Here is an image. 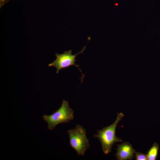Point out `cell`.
<instances>
[{
    "label": "cell",
    "instance_id": "9",
    "mask_svg": "<svg viewBox=\"0 0 160 160\" xmlns=\"http://www.w3.org/2000/svg\"></svg>",
    "mask_w": 160,
    "mask_h": 160
},
{
    "label": "cell",
    "instance_id": "4",
    "mask_svg": "<svg viewBox=\"0 0 160 160\" xmlns=\"http://www.w3.org/2000/svg\"><path fill=\"white\" fill-rule=\"evenodd\" d=\"M86 48V46L84 47L79 52L75 55L72 54L71 49L68 51H65L61 54L56 53L55 54L56 59L53 62L49 64L48 65L49 66H53L55 67L56 69L57 73H58L59 71L62 69L66 68L70 66L74 65L81 72L82 75L81 79L82 82L85 75L82 73L81 70L79 68V65L76 64L75 63L77 61L76 60V56L79 54L83 53Z\"/></svg>",
    "mask_w": 160,
    "mask_h": 160
},
{
    "label": "cell",
    "instance_id": "2",
    "mask_svg": "<svg viewBox=\"0 0 160 160\" xmlns=\"http://www.w3.org/2000/svg\"><path fill=\"white\" fill-rule=\"evenodd\" d=\"M74 112L68 102L63 100L60 108L50 115L42 116L43 119L47 124V128L52 130L60 124H67L74 118Z\"/></svg>",
    "mask_w": 160,
    "mask_h": 160
},
{
    "label": "cell",
    "instance_id": "7",
    "mask_svg": "<svg viewBox=\"0 0 160 160\" xmlns=\"http://www.w3.org/2000/svg\"><path fill=\"white\" fill-rule=\"evenodd\" d=\"M135 153V159L136 160H148L147 154L139 152H136Z\"/></svg>",
    "mask_w": 160,
    "mask_h": 160
},
{
    "label": "cell",
    "instance_id": "3",
    "mask_svg": "<svg viewBox=\"0 0 160 160\" xmlns=\"http://www.w3.org/2000/svg\"><path fill=\"white\" fill-rule=\"evenodd\" d=\"M68 133L70 146L76 151L78 155H84L89 148L86 129L81 125L77 124L74 128L68 130Z\"/></svg>",
    "mask_w": 160,
    "mask_h": 160
},
{
    "label": "cell",
    "instance_id": "1",
    "mask_svg": "<svg viewBox=\"0 0 160 160\" xmlns=\"http://www.w3.org/2000/svg\"><path fill=\"white\" fill-rule=\"evenodd\" d=\"M124 116L122 113H117L116 119L113 123L98 130L97 133L94 135V137L100 140L104 154H107L111 151L112 146L115 143L122 142L120 138L116 136V130L118 123Z\"/></svg>",
    "mask_w": 160,
    "mask_h": 160
},
{
    "label": "cell",
    "instance_id": "5",
    "mask_svg": "<svg viewBox=\"0 0 160 160\" xmlns=\"http://www.w3.org/2000/svg\"><path fill=\"white\" fill-rule=\"evenodd\" d=\"M117 146V152L115 156L117 160H131L134 158L135 151L129 142H124Z\"/></svg>",
    "mask_w": 160,
    "mask_h": 160
},
{
    "label": "cell",
    "instance_id": "8",
    "mask_svg": "<svg viewBox=\"0 0 160 160\" xmlns=\"http://www.w3.org/2000/svg\"><path fill=\"white\" fill-rule=\"evenodd\" d=\"M9 1V0H0V7L1 8L5 3Z\"/></svg>",
    "mask_w": 160,
    "mask_h": 160
},
{
    "label": "cell",
    "instance_id": "6",
    "mask_svg": "<svg viewBox=\"0 0 160 160\" xmlns=\"http://www.w3.org/2000/svg\"><path fill=\"white\" fill-rule=\"evenodd\" d=\"M159 149L158 144L154 143L147 152V155L148 160H156L158 157Z\"/></svg>",
    "mask_w": 160,
    "mask_h": 160
}]
</instances>
